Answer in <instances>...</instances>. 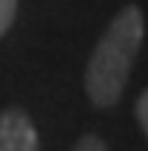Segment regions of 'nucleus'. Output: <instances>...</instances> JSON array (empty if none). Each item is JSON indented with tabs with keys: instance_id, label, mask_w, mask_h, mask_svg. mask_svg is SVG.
Listing matches in <instances>:
<instances>
[{
	"instance_id": "obj_1",
	"label": "nucleus",
	"mask_w": 148,
	"mask_h": 151,
	"mask_svg": "<svg viewBox=\"0 0 148 151\" xmlns=\"http://www.w3.org/2000/svg\"><path fill=\"white\" fill-rule=\"evenodd\" d=\"M145 38V15L139 6H122L102 38L96 41L84 67V93L96 108H113L128 87L134 58L139 55Z\"/></svg>"
},
{
	"instance_id": "obj_2",
	"label": "nucleus",
	"mask_w": 148,
	"mask_h": 151,
	"mask_svg": "<svg viewBox=\"0 0 148 151\" xmlns=\"http://www.w3.org/2000/svg\"><path fill=\"white\" fill-rule=\"evenodd\" d=\"M0 151H41L35 122L20 108L0 111Z\"/></svg>"
},
{
	"instance_id": "obj_3",
	"label": "nucleus",
	"mask_w": 148,
	"mask_h": 151,
	"mask_svg": "<svg viewBox=\"0 0 148 151\" xmlns=\"http://www.w3.org/2000/svg\"><path fill=\"white\" fill-rule=\"evenodd\" d=\"M18 6L20 0H0V38L9 32V26L18 18Z\"/></svg>"
},
{
	"instance_id": "obj_4",
	"label": "nucleus",
	"mask_w": 148,
	"mask_h": 151,
	"mask_svg": "<svg viewBox=\"0 0 148 151\" xmlns=\"http://www.w3.org/2000/svg\"><path fill=\"white\" fill-rule=\"evenodd\" d=\"M73 151H108V142L99 134H81L73 142Z\"/></svg>"
},
{
	"instance_id": "obj_5",
	"label": "nucleus",
	"mask_w": 148,
	"mask_h": 151,
	"mask_svg": "<svg viewBox=\"0 0 148 151\" xmlns=\"http://www.w3.org/2000/svg\"><path fill=\"white\" fill-rule=\"evenodd\" d=\"M134 113H137V122H139V128L145 131V128H148V93H145V90H142V93L137 96Z\"/></svg>"
}]
</instances>
